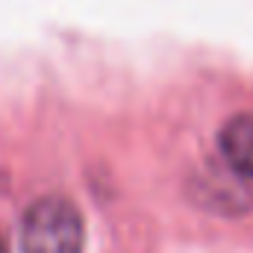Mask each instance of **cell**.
<instances>
[{"label":"cell","mask_w":253,"mask_h":253,"mask_svg":"<svg viewBox=\"0 0 253 253\" xmlns=\"http://www.w3.org/2000/svg\"><path fill=\"white\" fill-rule=\"evenodd\" d=\"M83 215L71 200L42 197L24 212L21 253H83Z\"/></svg>","instance_id":"1"},{"label":"cell","mask_w":253,"mask_h":253,"mask_svg":"<svg viewBox=\"0 0 253 253\" xmlns=\"http://www.w3.org/2000/svg\"><path fill=\"white\" fill-rule=\"evenodd\" d=\"M227 165L239 177H253V115H236L218 135Z\"/></svg>","instance_id":"2"},{"label":"cell","mask_w":253,"mask_h":253,"mask_svg":"<svg viewBox=\"0 0 253 253\" xmlns=\"http://www.w3.org/2000/svg\"><path fill=\"white\" fill-rule=\"evenodd\" d=\"M0 253H6V245H3V239H0Z\"/></svg>","instance_id":"3"}]
</instances>
